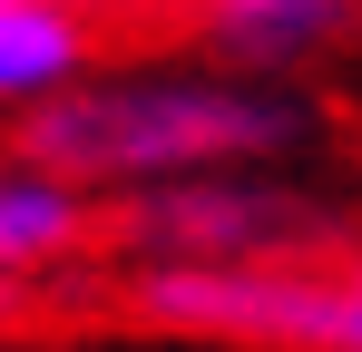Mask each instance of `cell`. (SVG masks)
<instances>
[{
  "label": "cell",
  "instance_id": "obj_1",
  "mask_svg": "<svg viewBox=\"0 0 362 352\" xmlns=\"http://www.w3.org/2000/svg\"><path fill=\"white\" fill-rule=\"evenodd\" d=\"M313 137V117L255 78H78L10 117V167L59 176L78 196H147L177 176H245Z\"/></svg>",
  "mask_w": 362,
  "mask_h": 352
},
{
  "label": "cell",
  "instance_id": "obj_2",
  "mask_svg": "<svg viewBox=\"0 0 362 352\" xmlns=\"http://www.w3.org/2000/svg\"><path fill=\"white\" fill-rule=\"evenodd\" d=\"M118 303L157 333H206L245 352H362V245L313 264H147Z\"/></svg>",
  "mask_w": 362,
  "mask_h": 352
},
{
  "label": "cell",
  "instance_id": "obj_3",
  "mask_svg": "<svg viewBox=\"0 0 362 352\" xmlns=\"http://www.w3.org/2000/svg\"><path fill=\"white\" fill-rule=\"evenodd\" d=\"M98 245L127 254V274H147V264H313L362 235L284 176H177L147 196H108Z\"/></svg>",
  "mask_w": 362,
  "mask_h": 352
},
{
  "label": "cell",
  "instance_id": "obj_4",
  "mask_svg": "<svg viewBox=\"0 0 362 352\" xmlns=\"http://www.w3.org/2000/svg\"><path fill=\"white\" fill-rule=\"evenodd\" d=\"M196 40L245 78H284V69L353 49L362 0H196Z\"/></svg>",
  "mask_w": 362,
  "mask_h": 352
},
{
  "label": "cell",
  "instance_id": "obj_5",
  "mask_svg": "<svg viewBox=\"0 0 362 352\" xmlns=\"http://www.w3.org/2000/svg\"><path fill=\"white\" fill-rule=\"evenodd\" d=\"M108 235V206L78 196L59 176H30V167H0V284L20 274H59L69 254H88Z\"/></svg>",
  "mask_w": 362,
  "mask_h": 352
},
{
  "label": "cell",
  "instance_id": "obj_6",
  "mask_svg": "<svg viewBox=\"0 0 362 352\" xmlns=\"http://www.w3.org/2000/svg\"><path fill=\"white\" fill-rule=\"evenodd\" d=\"M78 69H88V30H78L69 0H20V10H0V108L30 117L40 98L78 88Z\"/></svg>",
  "mask_w": 362,
  "mask_h": 352
},
{
  "label": "cell",
  "instance_id": "obj_7",
  "mask_svg": "<svg viewBox=\"0 0 362 352\" xmlns=\"http://www.w3.org/2000/svg\"><path fill=\"white\" fill-rule=\"evenodd\" d=\"M0 10H20V0H0Z\"/></svg>",
  "mask_w": 362,
  "mask_h": 352
}]
</instances>
